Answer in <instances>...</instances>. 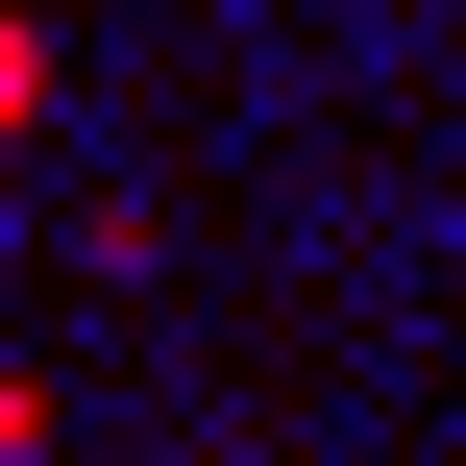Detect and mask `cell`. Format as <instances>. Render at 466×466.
<instances>
[{"label": "cell", "mask_w": 466, "mask_h": 466, "mask_svg": "<svg viewBox=\"0 0 466 466\" xmlns=\"http://www.w3.org/2000/svg\"><path fill=\"white\" fill-rule=\"evenodd\" d=\"M25 123H49V25L0 0V147H25Z\"/></svg>", "instance_id": "1"}]
</instances>
